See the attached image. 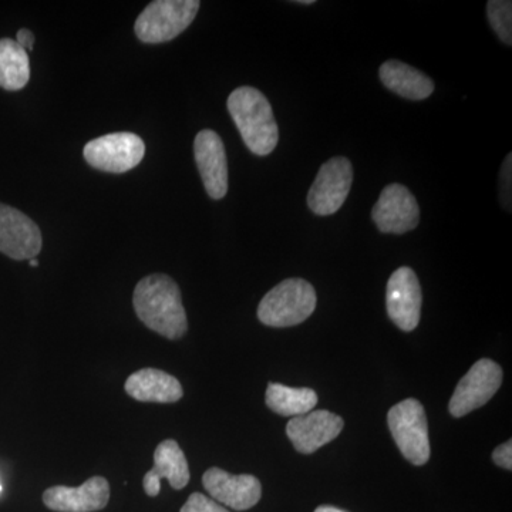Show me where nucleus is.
Listing matches in <instances>:
<instances>
[{"mask_svg":"<svg viewBox=\"0 0 512 512\" xmlns=\"http://www.w3.org/2000/svg\"><path fill=\"white\" fill-rule=\"evenodd\" d=\"M29 79L28 52L16 40L0 39V87L16 92L23 89Z\"/></svg>","mask_w":512,"mask_h":512,"instance_id":"obj_20","label":"nucleus"},{"mask_svg":"<svg viewBox=\"0 0 512 512\" xmlns=\"http://www.w3.org/2000/svg\"><path fill=\"white\" fill-rule=\"evenodd\" d=\"M134 311L148 329L170 340L187 333L183 296L173 278L154 274L141 279L133 296Z\"/></svg>","mask_w":512,"mask_h":512,"instance_id":"obj_1","label":"nucleus"},{"mask_svg":"<svg viewBox=\"0 0 512 512\" xmlns=\"http://www.w3.org/2000/svg\"><path fill=\"white\" fill-rule=\"evenodd\" d=\"M353 183L352 163L346 157L330 158L320 167L308 194L313 214L326 217L335 214L348 198Z\"/></svg>","mask_w":512,"mask_h":512,"instance_id":"obj_8","label":"nucleus"},{"mask_svg":"<svg viewBox=\"0 0 512 512\" xmlns=\"http://www.w3.org/2000/svg\"><path fill=\"white\" fill-rule=\"evenodd\" d=\"M167 478L174 490H183L190 483V468L184 451L175 440H164L154 451V467L144 476V491L148 497H157L161 480Z\"/></svg>","mask_w":512,"mask_h":512,"instance_id":"obj_16","label":"nucleus"},{"mask_svg":"<svg viewBox=\"0 0 512 512\" xmlns=\"http://www.w3.org/2000/svg\"><path fill=\"white\" fill-rule=\"evenodd\" d=\"M42 234L28 215L16 208L0 204V252L15 259L36 258L42 251Z\"/></svg>","mask_w":512,"mask_h":512,"instance_id":"obj_11","label":"nucleus"},{"mask_svg":"<svg viewBox=\"0 0 512 512\" xmlns=\"http://www.w3.org/2000/svg\"><path fill=\"white\" fill-rule=\"evenodd\" d=\"M501 198H503L504 207L511 210V154L505 158L503 168H501Z\"/></svg>","mask_w":512,"mask_h":512,"instance_id":"obj_23","label":"nucleus"},{"mask_svg":"<svg viewBox=\"0 0 512 512\" xmlns=\"http://www.w3.org/2000/svg\"><path fill=\"white\" fill-rule=\"evenodd\" d=\"M299 5H313L315 3V0H299Z\"/></svg>","mask_w":512,"mask_h":512,"instance_id":"obj_27","label":"nucleus"},{"mask_svg":"<svg viewBox=\"0 0 512 512\" xmlns=\"http://www.w3.org/2000/svg\"><path fill=\"white\" fill-rule=\"evenodd\" d=\"M228 111L245 146L256 156H269L278 146L279 130L268 99L254 87H239L228 97Z\"/></svg>","mask_w":512,"mask_h":512,"instance_id":"obj_2","label":"nucleus"},{"mask_svg":"<svg viewBox=\"0 0 512 512\" xmlns=\"http://www.w3.org/2000/svg\"><path fill=\"white\" fill-rule=\"evenodd\" d=\"M180 512H229L227 508L222 507L217 501L207 497L201 493H194L190 495L187 503L181 508Z\"/></svg>","mask_w":512,"mask_h":512,"instance_id":"obj_22","label":"nucleus"},{"mask_svg":"<svg viewBox=\"0 0 512 512\" xmlns=\"http://www.w3.org/2000/svg\"><path fill=\"white\" fill-rule=\"evenodd\" d=\"M487 15L491 28L505 45H512V3L510 0H490Z\"/></svg>","mask_w":512,"mask_h":512,"instance_id":"obj_21","label":"nucleus"},{"mask_svg":"<svg viewBox=\"0 0 512 512\" xmlns=\"http://www.w3.org/2000/svg\"><path fill=\"white\" fill-rule=\"evenodd\" d=\"M315 512H346L340 510V508L332 507V505H320V507L316 508Z\"/></svg>","mask_w":512,"mask_h":512,"instance_id":"obj_26","label":"nucleus"},{"mask_svg":"<svg viewBox=\"0 0 512 512\" xmlns=\"http://www.w3.org/2000/svg\"><path fill=\"white\" fill-rule=\"evenodd\" d=\"M146 154V144L137 134L114 133L96 138L84 147V158L93 168L123 174L133 170Z\"/></svg>","mask_w":512,"mask_h":512,"instance_id":"obj_6","label":"nucleus"},{"mask_svg":"<svg viewBox=\"0 0 512 512\" xmlns=\"http://www.w3.org/2000/svg\"><path fill=\"white\" fill-rule=\"evenodd\" d=\"M0 493H2V485H0Z\"/></svg>","mask_w":512,"mask_h":512,"instance_id":"obj_29","label":"nucleus"},{"mask_svg":"<svg viewBox=\"0 0 512 512\" xmlns=\"http://www.w3.org/2000/svg\"><path fill=\"white\" fill-rule=\"evenodd\" d=\"M372 218L383 234H406L419 225V204L409 188L390 184L373 207Z\"/></svg>","mask_w":512,"mask_h":512,"instance_id":"obj_10","label":"nucleus"},{"mask_svg":"<svg viewBox=\"0 0 512 512\" xmlns=\"http://www.w3.org/2000/svg\"><path fill=\"white\" fill-rule=\"evenodd\" d=\"M421 286L416 272L409 266L397 269L386 288L387 315L404 332H412L419 326L421 316Z\"/></svg>","mask_w":512,"mask_h":512,"instance_id":"obj_9","label":"nucleus"},{"mask_svg":"<svg viewBox=\"0 0 512 512\" xmlns=\"http://www.w3.org/2000/svg\"><path fill=\"white\" fill-rule=\"evenodd\" d=\"M380 80L387 89L407 100H424L434 92V82L427 74L399 60H387L380 67Z\"/></svg>","mask_w":512,"mask_h":512,"instance_id":"obj_18","label":"nucleus"},{"mask_svg":"<svg viewBox=\"0 0 512 512\" xmlns=\"http://www.w3.org/2000/svg\"><path fill=\"white\" fill-rule=\"evenodd\" d=\"M29 265L33 266V268H36V266H39V261H37L36 258L30 259Z\"/></svg>","mask_w":512,"mask_h":512,"instance_id":"obj_28","label":"nucleus"},{"mask_svg":"<svg viewBox=\"0 0 512 512\" xmlns=\"http://www.w3.org/2000/svg\"><path fill=\"white\" fill-rule=\"evenodd\" d=\"M194 154L205 191L212 200H222L228 192V161L221 137L212 130L200 131Z\"/></svg>","mask_w":512,"mask_h":512,"instance_id":"obj_13","label":"nucleus"},{"mask_svg":"<svg viewBox=\"0 0 512 512\" xmlns=\"http://www.w3.org/2000/svg\"><path fill=\"white\" fill-rule=\"evenodd\" d=\"M266 406L284 417H298L311 413L318 404V394L308 387L284 386L281 383H269L265 396Z\"/></svg>","mask_w":512,"mask_h":512,"instance_id":"obj_19","label":"nucleus"},{"mask_svg":"<svg viewBox=\"0 0 512 512\" xmlns=\"http://www.w3.org/2000/svg\"><path fill=\"white\" fill-rule=\"evenodd\" d=\"M494 463L497 464L498 467H503L505 470H512V441H507V443L501 444L495 448L493 453Z\"/></svg>","mask_w":512,"mask_h":512,"instance_id":"obj_24","label":"nucleus"},{"mask_svg":"<svg viewBox=\"0 0 512 512\" xmlns=\"http://www.w3.org/2000/svg\"><path fill=\"white\" fill-rule=\"evenodd\" d=\"M202 485L214 501L232 510L247 511L261 500V481L249 474L234 476L218 467H212L202 476Z\"/></svg>","mask_w":512,"mask_h":512,"instance_id":"obj_12","label":"nucleus"},{"mask_svg":"<svg viewBox=\"0 0 512 512\" xmlns=\"http://www.w3.org/2000/svg\"><path fill=\"white\" fill-rule=\"evenodd\" d=\"M124 389L128 396L143 403H175L184 396L178 379L151 367L134 372L128 377Z\"/></svg>","mask_w":512,"mask_h":512,"instance_id":"obj_17","label":"nucleus"},{"mask_svg":"<svg viewBox=\"0 0 512 512\" xmlns=\"http://www.w3.org/2000/svg\"><path fill=\"white\" fill-rule=\"evenodd\" d=\"M16 42H18L26 52H30V50H33V46H35V35L28 29L19 30L18 36H16Z\"/></svg>","mask_w":512,"mask_h":512,"instance_id":"obj_25","label":"nucleus"},{"mask_svg":"<svg viewBox=\"0 0 512 512\" xmlns=\"http://www.w3.org/2000/svg\"><path fill=\"white\" fill-rule=\"evenodd\" d=\"M503 383V369L490 359L478 360L458 382L448 410L453 417H464L493 399Z\"/></svg>","mask_w":512,"mask_h":512,"instance_id":"obj_7","label":"nucleus"},{"mask_svg":"<svg viewBox=\"0 0 512 512\" xmlns=\"http://www.w3.org/2000/svg\"><path fill=\"white\" fill-rule=\"evenodd\" d=\"M387 423L404 458L414 466H424L430 460V440L423 404L416 399L397 403L387 414Z\"/></svg>","mask_w":512,"mask_h":512,"instance_id":"obj_5","label":"nucleus"},{"mask_svg":"<svg viewBox=\"0 0 512 512\" xmlns=\"http://www.w3.org/2000/svg\"><path fill=\"white\" fill-rule=\"evenodd\" d=\"M316 292L305 279H285L271 289L258 306V319L271 328H289L305 322L316 309Z\"/></svg>","mask_w":512,"mask_h":512,"instance_id":"obj_3","label":"nucleus"},{"mask_svg":"<svg viewBox=\"0 0 512 512\" xmlns=\"http://www.w3.org/2000/svg\"><path fill=\"white\" fill-rule=\"evenodd\" d=\"M198 0H157L151 2L136 20V35L141 42H170L181 35L197 16Z\"/></svg>","mask_w":512,"mask_h":512,"instance_id":"obj_4","label":"nucleus"},{"mask_svg":"<svg viewBox=\"0 0 512 512\" xmlns=\"http://www.w3.org/2000/svg\"><path fill=\"white\" fill-rule=\"evenodd\" d=\"M345 423L338 414L328 410H312L303 416L293 417L286 426V434L296 451L312 454L342 433Z\"/></svg>","mask_w":512,"mask_h":512,"instance_id":"obj_14","label":"nucleus"},{"mask_svg":"<svg viewBox=\"0 0 512 512\" xmlns=\"http://www.w3.org/2000/svg\"><path fill=\"white\" fill-rule=\"evenodd\" d=\"M110 500L109 481L92 477L80 487L56 485L43 494V503L57 512H94L103 510Z\"/></svg>","mask_w":512,"mask_h":512,"instance_id":"obj_15","label":"nucleus"}]
</instances>
